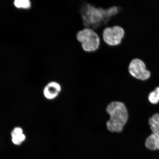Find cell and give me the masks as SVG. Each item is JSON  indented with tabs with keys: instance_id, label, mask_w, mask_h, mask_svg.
Returning <instances> with one entry per match:
<instances>
[{
	"instance_id": "1",
	"label": "cell",
	"mask_w": 159,
	"mask_h": 159,
	"mask_svg": "<svg viewBox=\"0 0 159 159\" xmlns=\"http://www.w3.org/2000/svg\"><path fill=\"white\" fill-rule=\"evenodd\" d=\"M120 5H114L107 9L97 7L89 3L81 5L80 13L83 25L86 28L97 29L107 24L120 12Z\"/></svg>"
},
{
	"instance_id": "2",
	"label": "cell",
	"mask_w": 159,
	"mask_h": 159,
	"mask_svg": "<svg viewBox=\"0 0 159 159\" xmlns=\"http://www.w3.org/2000/svg\"><path fill=\"white\" fill-rule=\"evenodd\" d=\"M106 111L110 119L106 123L107 129L111 132L120 133L128 120V115L124 103L114 101L107 105Z\"/></svg>"
},
{
	"instance_id": "3",
	"label": "cell",
	"mask_w": 159,
	"mask_h": 159,
	"mask_svg": "<svg viewBox=\"0 0 159 159\" xmlns=\"http://www.w3.org/2000/svg\"><path fill=\"white\" fill-rule=\"evenodd\" d=\"M76 39L81 43V48L85 52H95L100 47L99 36L94 30L89 28H85L79 31L77 33Z\"/></svg>"
},
{
	"instance_id": "4",
	"label": "cell",
	"mask_w": 159,
	"mask_h": 159,
	"mask_svg": "<svg viewBox=\"0 0 159 159\" xmlns=\"http://www.w3.org/2000/svg\"><path fill=\"white\" fill-rule=\"evenodd\" d=\"M125 31L120 26L114 25L105 27L103 30L102 38L105 43L111 47L120 45L125 36Z\"/></svg>"
},
{
	"instance_id": "5",
	"label": "cell",
	"mask_w": 159,
	"mask_h": 159,
	"mask_svg": "<svg viewBox=\"0 0 159 159\" xmlns=\"http://www.w3.org/2000/svg\"><path fill=\"white\" fill-rule=\"evenodd\" d=\"M128 71L131 76L136 79L145 81L150 78V71L147 69L146 64L139 58H134L130 61Z\"/></svg>"
},
{
	"instance_id": "6",
	"label": "cell",
	"mask_w": 159,
	"mask_h": 159,
	"mask_svg": "<svg viewBox=\"0 0 159 159\" xmlns=\"http://www.w3.org/2000/svg\"><path fill=\"white\" fill-rule=\"evenodd\" d=\"M61 91V85L57 81H52L47 83L44 87L43 93L46 99L52 100L59 96Z\"/></svg>"
},
{
	"instance_id": "7",
	"label": "cell",
	"mask_w": 159,
	"mask_h": 159,
	"mask_svg": "<svg viewBox=\"0 0 159 159\" xmlns=\"http://www.w3.org/2000/svg\"><path fill=\"white\" fill-rule=\"evenodd\" d=\"M11 136L12 142L17 146L22 144L26 139L23 129L20 127H16L12 130Z\"/></svg>"
},
{
	"instance_id": "8",
	"label": "cell",
	"mask_w": 159,
	"mask_h": 159,
	"mask_svg": "<svg viewBox=\"0 0 159 159\" xmlns=\"http://www.w3.org/2000/svg\"><path fill=\"white\" fill-rule=\"evenodd\" d=\"M145 145L150 150H159V134H153L146 139Z\"/></svg>"
},
{
	"instance_id": "9",
	"label": "cell",
	"mask_w": 159,
	"mask_h": 159,
	"mask_svg": "<svg viewBox=\"0 0 159 159\" xmlns=\"http://www.w3.org/2000/svg\"><path fill=\"white\" fill-rule=\"evenodd\" d=\"M148 123L153 134H159V114L153 115L149 119Z\"/></svg>"
},
{
	"instance_id": "10",
	"label": "cell",
	"mask_w": 159,
	"mask_h": 159,
	"mask_svg": "<svg viewBox=\"0 0 159 159\" xmlns=\"http://www.w3.org/2000/svg\"><path fill=\"white\" fill-rule=\"evenodd\" d=\"M13 4L16 8L19 9H29L32 7L31 2L30 0H15Z\"/></svg>"
},
{
	"instance_id": "11",
	"label": "cell",
	"mask_w": 159,
	"mask_h": 159,
	"mask_svg": "<svg viewBox=\"0 0 159 159\" xmlns=\"http://www.w3.org/2000/svg\"><path fill=\"white\" fill-rule=\"evenodd\" d=\"M148 99L151 103L157 104L159 102V87H157L149 95Z\"/></svg>"
}]
</instances>
